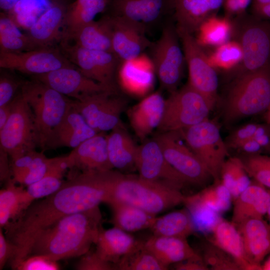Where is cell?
Masks as SVG:
<instances>
[{
  "instance_id": "1",
  "label": "cell",
  "mask_w": 270,
  "mask_h": 270,
  "mask_svg": "<svg viewBox=\"0 0 270 270\" xmlns=\"http://www.w3.org/2000/svg\"><path fill=\"white\" fill-rule=\"evenodd\" d=\"M117 171H84L74 174L52 194L32 202L4 228L5 236L16 247L10 262L16 270L28 256L32 244L43 230L62 218L106 203Z\"/></svg>"
},
{
  "instance_id": "2",
  "label": "cell",
  "mask_w": 270,
  "mask_h": 270,
  "mask_svg": "<svg viewBox=\"0 0 270 270\" xmlns=\"http://www.w3.org/2000/svg\"><path fill=\"white\" fill-rule=\"evenodd\" d=\"M102 220L98 206L62 218L38 234L28 257L42 255L58 262L82 256L96 244Z\"/></svg>"
},
{
  "instance_id": "3",
  "label": "cell",
  "mask_w": 270,
  "mask_h": 270,
  "mask_svg": "<svg viewBox=\"0 0 270 270\" xmlns=\"http://www.w3.org/2000/svg\"><path fill=\"white\" fill-rule=\"evenodd\" d=\"M270 104V66L229 81L222 99L226 125L265 112Z\"/></svg>"
},
{
  "instance_id": "4",
  "label": "cell",
  "mask_w": 270,
  "mask_h": 270,
  "mask_svg": "<svg viewBox=\"0 0 270 270\" xmlns=\"http://www.w3.org/2000/svg\"><path fill=\"white\" fill-rule=\"evenodd\" d=\"M186 196L172 186L118 172L110 200L124 202L156 215L184 203Z\"/></svg>"
},
{
  "instance_id": "5",
  "label": "cell",
  "mask_w": 270,
  "mask_h": 270,
  "mask_svg": "<svg viewBox=\"0 0 270 270\" xmlns=\"http://www.w3.org/2000/svg\"><path fill=\"white\" fill-rule=\"evenodd\" d=\"M232 22V40L240 44L243 56L236 67L224 73L228 82L270 66V21L245 12L236 16Z\"/></svg>"
},
{
  "instance_id": "6",
  "label": "cell",
  "mask_w": 270,
  "mask_h": 270,
  "mask_svg": "<svg viewBox=\"0 0 270 270\" xmlns=\"http://www.w3.org/2000/svg\"><path fill=\"white\" fill-rule=\"evenodd\" d=\"M20 88L34 115L38 147L44 150L51 133L72 108L73 100L35 78L24 82Z\"/></svg>"
},
{
  "instance_id": "7",
  "label": "cell",
  "mask_w": 270,
  "mask_h": 270,
  "mask_svg": "<svg viewBox=\"0 0 270 270\" xmlns=\"http://www.w3.org/2000/svg\"><path fill=\"white\" fill-rule=\"evenodd\" d=\"M214 106L188 83L165 100L160 132L180 130L208 118Z\"/></svg>"
},
{
  "instance_id": "8",
  "label": "cell",
  "mask_w": 270,
  "mask_h": 270,
  "mask_svg": "<svg viewBox=\"0 0 270 270\" xmlns=\"http://www.w3.org/2000/svg\"><path fill=\"white\" fill-rule=\"evenodd\" d=\"M38 142L32 110L20 92L14 98L10 115L0 129V148L12 161L36 150Z\"/></svg>"
},
{
  "instance_id": "9",
  "label": "cell",
  "mask_w": 270,
  "mask_h": 270,
  "mask_svg": "<svg viewBox=\"0 0 270 270\" xmlns=\"http://www.w3.org/2000/svg\"><path fill=\"white\" fill-rule=\"evenodd\" d=\"M180 131L188 146L210 172L214 182L220 181V170L229 153L218 124L208 118Z\"/></svg>"
},
{
  "instance_id": "10",
  "label": "cell",
  "mask_w": 270,
  "mask_h": 270,
  "mask_svg": "<svg viewBox=\"0 0 270 270\" xmlns=\"http://www.w3.org/2000/svg\"><path fill=\"white\" fill-rule=\"evenodd\" d=\"M154 138L168 162L188 184L204 186L213 180L207 168L188 146L180 130L160 132Z\"/></svg>"
},
{
  "instance_id": "11",
  "label": "cell",
  "mask_w": 270,
  "mask_h": 270,
  "mask_svg": "<svg viewBox=\"0 0 270 270\" xmlns=\"http://www.w3.org/2000/svg\"><path fill=\"white\" fill-rule=\"evenodd\" d=\"M179 40L176 26L170 22L164 27L159 39L152 46L155 72L162 87L170 93L177 90L186 62Z\"/></svg>"
},
{
  "instance_id": "12",
  "label": "cell",
  "mask_w": 270,
  "mask_h": 270,
  "mask_svg": "<svg viewBox=\"0 0 270 270\" xmlns=\"http://www.w3.org/2000/svg\"><path fill=\"white\" fill-rule=\"evenodd\" d=\"M176 30L188 66V84L214 106L218 100L216 70L210 64L208 56L193 34L177 27Z\"/></svg>"
},
{
  "instance_id": "13",
  "label": "cell",
  "mask_w": 270,
  "mask_h": 270,
  "mask_svg": "<svg viewBox=\"0 0 270 270\" xmlns=\"http://www.w3.org/2000/svg\"><path fill=\"white\" fill-rule=\"evenodd\" d=\"M126 104V100L118 93L104 92L87 96L79 100H73L72 106L99 133L123 126L120 116Z\"/></svg>"
},
{
  "instance_id": "14",
  "label": "cell",
  "mask_w": 270,
  "mask_h": 270,
  "mask_svg": "<svg viewBox=\"0 0 270 270\" xmlns=\"http://www.w3.org/2000/svg\"><path fill=\"white\" fill-rule=\"evenodd\" d=\"M67 58L88 78L118 92L116 74L121 62L112 52L90 50L74 44L64 45Z\"/></svg>"
},
{
  "instance_id": "15",
  "label": "cell",
  "mask_w": 270,
  "mask_h": 270,
  "mask_svg": "<svg viewBox=\"0 0 270 270\" xmlns=\"http://www.w3.org/2000/svg\"><path fill=\"white\" fill-rule=\"evenodd\" d=\"M136 169L142 178L182 190L188 184L184 179L170 165L154 138L138 146Z\"/></svg>"
},
{
  "instance_id": "16",
  "label": "cell",
  "mask_w": 270,
  "mask_h": 270,
  "mask_svg": "<svg viewBox=\"0 0 270 270\" xmlns=\"http://www.w3.org/2000/svg\"><path fill=\"white\" fill-rule=\"evenodd\" d=\"M72 66L58 50L48 48L22 52H0V67L34 76Z\"/></svg>"
},
{
  "instance_id": "17",
  "label": "cell",
  "mask_w": 270,
  "mask_h": 270,
  "mask_svg": "<svg viewBox=\"0 0 270 270\" xmlns=\"http://www.w3.org/2000/svg\"><path fill=\"white\" fill-rule=\"evenodd\" d=\"M34 78L61 94L79 100L85 96L98 92H112L104 85L84 76L72 66L62 67L50 72L34 76Z\"/></svg>"
},
{
  "instance_id": "18",
  "label": "cell",
  "mask_w": 270,
  "mask_h": 270,
  "mask_svg": "<svg viewBox=\"0 0 270 270\" xmlns=\"http://www.w3.org/2000/svg\"><path fill=\"white\" fill-rule=\"evenodd\" d=\"M111 30L113 52L121 62L136 58L142 55L154 43L146 37V30L125 19L107 14Z\"/></svg>"
},
{
  "instance_id": "19",
  "label": "cell",
  "mask_w": 270,
  "mask_h": 270,
  "mask_svg": "<svg viewBox=\"0 0 270 270\" xmlns=\"http://www.w3.org/2000/svg\"><path fill=\"white\" fill-rule=\"evenodd\" d=\"M107 10L109 15L130 21L147 30L168 12H174V0H108Z\"/></svg>"
},
{
  "instance_id": "20",
  "label": "cell",
  "mask_w": 270,
  "mask_h": 270,
  "mask_svg": "<svg viewBox=\"0 0 270 270\" xmlns=\"http://www.w3.org/2000/svg\"><path fill=\"white\" fill-rule=\"evenodd\" d=\"M70 169L84 171H106L113 168L108 156L106 135L96 134L74 148L68 155Z\"/></svg>"
},
{
  "instance_id": "21",
  "label": "cell",
  "mask_w": 270,
  "mask_h": 270,
  "mask_svg": "<svg viewBox=\"0 0 270 270\" xmlns=\"http://www.w3.org/2000/svg\"><path fill=\"white\" fill-rule=\"evenodd\" d=\"M96 134L81 114L72 106L51 133L44 150L61 147L74 148Z\"/></svg>"
},
{
  "instance_id": "22",
  "label": "cell",
  "mask_w": 270,
  "mask_h": 270,
  "mask_svg": "<svg viewBox=\"0 0 270 270\" xmlns=\"http://www.w3.org/2000/svg\"><path fill=\"white\" fill-rule=\"evenodd\" d=\"M250 261L262 270L261 262L270 253V225L263 218L246 220L236 226Z\"/></svg>"
},
{
  "instance_id": "23",
  "label": "cell",
  "mask_w": 270,
  "mask_h": 270,
  "mask_svg": "<svg viewBox=\"0 0 270 270\" xmlns=\"http://www.w3.org/2000/svg\"><path fill=\"white\" fill-rule=\"evenodd\" d=\"M224 0H174L176 27L190 34L196 32L208 18L216 16Z\"/></svg>"
},
{
  "instance_id": "24",
  "label": "cell",
  "mask_w": 270,
  "mask_h": 270,
  "mask_svg": "<svg viewBox=\"0 0 270 270\" xmlns=\"http://www.w3.org/2000/svg\"><path fill=\"white\" fill-rule=\"evenodd\" d=\"M165 100L160 92H156L128 110L130 125L140 139L145 138L159 126L163 116Z\"/></svg>"
},
{
  "instance_id": "25",
  "label": "cell",
  "mask_w": 270,
  "mask_h": 270,
  "mask_svg": "<svg viewBox=\"0 0 270 270\" xmlns=\"http://www.w3.org/2000/svg\"><path fill=\"white\" fill-rule=\"evenodd\" d=\"M120 83L127 92L137 96L148 92L152 88L155 72L152 61L146 56L121 62L118 68Z\"/></svg>"
},
{
  "instance_id": "26",
  "label": "cell",
  "mask_w": 270,
  "mask_h": 270,
  "mask_svg": "<svg viewBox=\"0 0 270 270\" xmlns=\"http://www.w3.org/2000/svg\"><path fill=\"white\" fill-rule=\"evenodd\" d=\"M270 204V190L252 181L234 201L232 222L236 226L248 218H262Z\"/></svg>"
},
{
  "instance_id": "27",
  "label": "cell",
  "mask_w": 270,
  "mask_h": 270,
  "mask_svg": "<svg viewBox=\"0 0 270 270\" xmlns=\"http://www.w3.org/2000/svg\"><path fill=\"white\" fill-rule=\"evenodd\" d=\"M68 169H70V165L68 156L50 158L48 170L45 176L24 189L21 200L22 211L34 200L57 191L62 186L64 182L62 177Z\"/></svg>"
},
{
  "instance_id": "28",
  "label": "cell",
  "mask_w": 270,
  "mask_h": 270,
  "mask_svg": "<svg viewBox=\"0 0 270 270\" xmlns=\"http://www.w3.org/2000/svg\"><path fill=\"white\" fill-rule=\"evenodd\" d=\"M28 28V36L38 48H48L58 37L66 10L60 1H54Z\"/></svg>"
},
{
  "instance_id": "29",
  "label": "cell",
  "mask_w": 270,
  "mask_h": 270,
  "mask_svg": "<svg viewBox=\"0 0 270 270\" xmlns=\"http://www.w3.org/2000/svg\"><path fill=\"white\" fill-rule=\"evenodd\" d=\"M144 244L160 262L168 266L188 260L202 258L184 238L153 235L144 241Z\"/></svg>"
},
{
  "instance_id": "30",
  "label": "cell",
  "mask_w": 270,
  "mask_h": 270,
  "mask_svg": "<svg viewBox=\"0 0 270 270\" xmlns=\"http://www.w3.org/2000/svg\"><path fill=\"white\" fill-rule=\"evenodd\" d=\"M140 242L128 232L116 227L108 230L102 228L95 244V252L102 260L116 264Z\"/></svg>"
},
{
  "instance_id": "31",
  "label": "cell",
  "mask_w": 270,
  "mask_h": 270,
  "mask_svg": "<svg viewBox=\"0 0 270 270\" xmlns=\"http://www.w3.org/2000/svg\"><path fill=\"white\" fill-rule=\"evenodd\" d=\"M212 230V237L208 240L229 254L240 270H260L250 261L241 236L236 226L232 222L220 220L214 226Z\"/></svg>"
},
{
  "instance_id": "32",
  "label": "cell",
  "mask_w": 270,
  "mask_h": 270,
  "mask_svg": "<svg viewBox=\"0 0 270 270\" xmlns=\"http://www.w3.org/2000/svg\"><path fill=\"white\" fill-rule=\"evenodd\" d=\"M80 47L94 50L112 52V30L108 15L98 21L92 20L66 34Z\"/></svg>"
},
{
  "instance_id": "33",
  "label": "cell",
  "mask_w": 270,
  "mask_h": 270,
  "mask_svg": "<svg viewBox=\"0 0 270 270\" xmlns=\"http://www.w3.org/2000/svg\"><path fill=\"white\" fill-rule=\"evenodd\" d=\"M110 162L113 168L121 171L136 169L138 146L124 126L116 128L106 135Z\"/></svg>"
},
{
  "instance_id": "34",
  "label": "cell",
  "mask_w": 270,
  "mask_h": 270,
  "mask_svg": "<svg viewBox=\"0 0 270 270\" xmlns=\"http://www.w3.org/2000/svg\"><path fill=\"white\" fill-rule=\"evenodd\" d=\"M106 204L112 210L111 222L114 226L126 232L150 228L156 217V215L124 202L110 200Z\"/></svg>"
},
{
  "instance_id": "35",
  "label": "cell",
  "mask_w": 270,
  "mask_h": 270,
  "mask_svg": "<svg viewBox=\"0 0 270 270\" xmlns=\"http://www.w3.org/2000/svg\"><path fill=\"white\" fill-rule=\"evenodd\" d=\"M150 229L154 236L187 238L196 226L188 210L182 209L156 216Z\"/></svg>"
},
{
  "instance_id": "36",
  "label": "cell",
  "mask_w": 270,
  "mask_h": 270,
  "mask_svg": "<svg viewBox=\"0 0 270 270\" xmlns=\"http://www.w3.org/2000/svg\"><path fill=\"white\" fill-rule=\"evenodd\" d=\"M232 18L213 16L204 21L196 32V40L202 47H218L232 40Z\"/></svg>"
},
{
  "instance_id": "37",
  "label": "cell",
  "mask_w": 270,
  "mask_h": 270,
  "mask_svg": "<svg viewBox=\"0 0 270 270\" xmlns=\"http://www.w3.org/2000/svg\"><path fill=\"white\" fill-rule=\"evenodd\" d=\"M0 52H22L37 49L28 36L23 34L10 16H0Z\"/></svg>"
},
{
  "instance_id": "38",
  "label": "cell",
  "mask_w": 270,
  "mask_h": 270,
  "mask_svg": "<svg viewBox=\"0 0 270 270\" xmlns=\"http://www.w3.org/2000/svg\"><path fill=\"white\" fill-rule=\"evenodd\" d=\"M108 0H76L66 10L67 33L94 20L96 16L106 10Z\"/></svg>"
},
{
  "instance_id": "39",
  "label": "cell",
  "mask_w": 270,
  "mask_h": 270,
  "mask_svg": "<svg viewBox=\"0 0 270 270\" xmlns=\"http://www.w3.org/2000/svg\"><path fill=\"white\" fill-rule=\"evenodd\" d=\"M250 178L238 156L226 158L222 166L220 180L230 192L233 202L251 184Z\"/></svg>"
},
{
  "instance_id": "40",
  "label": "cell",
  "mask_w": 270,
  "mask_h": 270,
  "mask_svg": "<svg viewBox=\"0 0 270 270\" xmlns=\"http://www.w3.org/2000/svg\"><path fill=\"white\" fill-rule=\"evenodd\" d=\"M185 200L198 204L216 212L228 210L232 201L230 192L220 180L198 193L186 196Z\"/></svg>"
},
{
  "instance_id": "41",
  "label": "cell",
  "mask_w": 270,
  "mask_h": 270,
  "mask_svg": "<svg viewBox=\"0 0 270 270\" xmlns=\"http://www.w3.org/2000/svg\"><path fill=\"white\" fill-rule=\"evenodd\" d=\"M120 270H166L168 266L160 262L144 246L141 241L138 246L120 258L116 264Z\"/></svg>"
},
{
  "instance_id": "42",
  "label": "cell",
  "mask_w": 270,
  "mask_h": 270,
  "mask_svg": "<svg viewBox=\"0 0 270 270\" xmlns=\"http://www.w3.org/2000/svg\"><path fill=\"white\" fill-rule=\"evenodd\" d=\"M12 179L0 191V226L2 229L22 212L21 200L24 189Z\"/></svg>"
},
{
  "instance_id": "43",
  "label": "cell",
  "mask_w": 270,
  "mask_h": 270,
  "mask_svg": "<svg viewBox=\"0 0 270 270\" xmlns=\"http://www.w3.org/2000/svg\"><path fill=\"white\" fill-rule=\"evenodd\" d=\"M208 56L210 64L216 70L228 72L236 67L243 56L240 44L231 40L216 47Z\"/></svg>"
},
{
  "instance_id": "44",
  "label": "cell",
  "mask_w": 270,
  "mask_h": 270,
  "mask_svg": "<svg viewBox=\"0 0 270 270\" xmlns=\"http://www.w3.org/2000/svg\"><path fill=\"white\" fill-rule=\"evenodd\" d=\"M238 157L250 177L270 190V156L260 154Z\"/></svg>"
},
{
  "instance_id": "45",
  "label": "cell",
  "mask_w": 270,
  "mask_h": 270,
  "mask_svg": "<svg viewBox=\"0 0 270 270\" xmlns=\"http://www.w3.org/2000/svg\"><path fill=\"white\" fill-rule=\"evenodd\" d=\"M206 264L214 270H240L234 260L221 248L208 240L201 256Z\"/></svg>"
},
{
  "instance_id": "46",
  "label": "cell",
  "mask_w": 270,
  "mask_h": 270,
  "mask_svg": "<svg viewBox=\"0 0 270 270\" xmlns=\"http://www.w3.org/2000/svg\"><path fill=\"white\" fill-rule=\"evenodd\" d=\"M50 160V158H48L43 152L36 151L28 172L22 184L28 186L42 178L48 170Z\"/></svg>"
},
{
  "instance_id": "47",
  "label": "cell",
  "mask_w": 270,
  "mask_h": 270,
  "mask_svg": "<svg viewBox=\"0 0 270 270\" xmlns=\"http://www.w3.org/2000/svg\"><path fill=\"white\" fill-rule=\"evenodd\" d=\"M78 270H117L116 264L106 261L100 258L95 251L89 250L82 256L76 264Z\"/></svg>"
},
{
  "instance_id": "48",
  "label": "cell",
  "mask_w": 270,
  "mask_h": 270,
  "mask_svg": "<svg viewBox=\"0 0 270 270\" xmlns=\"http://www.w3.org/2000/svg\"><path fill=\"white\" fill-rule=\"evenodd\" d=\"M258 125L256 123L247 124L231 132L225 142L228 148L236 150L242 143L254 138Z\"/></svg>"
},
{
  "instance_id": "49",
  "label": "cell",
  "mask_w": 270,
  "mask_h": 270,
  "mask_svg": "<svg viewBox=\"0 0 270 270\" xmlns=\"http://www.w3.org/2000/svg\"><path fill=\"white\" fill-rule=\"evenodd\" d=\"M60 268L57 262L42 255L28 256L18 266V270H56Z\"/></svg>"
},
{
  "instance_id": "50",
  "label": "cell",
  "mask_w": 270,
  "mask_h": 270,
  "mask_svg": "<svg viewBox=\"0 0 270 270\" xmlns=\"http://www.w3.org/2000/svg\"><path fill=\"white\" fill-rule=\"evenodd\" d=\"M36 150L12 160L11 164L12 180L15 182L22 184L34 157Z\"/></svg>"
},
{
  "instance_id": "51",
  "label": "cell",
  "mask_w": 270,
  "mask_h": 270,
  "mask_svg": "<svg viewBox=\"0 0 270 270\" xmlns=\"http://www.w3.org/2000/svg\"><path fill=\"white\" fill-rule=\"evenodd\" d=\"M24 82H20L8 76H1L0 78V106L10 102L19 86Z\"/></svg>"
},
{
  "instance_id": "52",
  "label": "cell",
  "mask_w": 270,
  "mask_h": 270,
  "mask_svg": "<svg viewBox=\"0 0 270 270\" xmlns=\"http://www.w3.org/2000/svg\"><path fill=\"white\" fill-rule=\"evenodd\" d=\"M16 252V247L4 235L0 228V270L3 269L8 262H10Z\"/></svg>"
},
{
  "instance_id": "53",
  "label": "cell",
  "mask_w": 270,
  "mask_h": 270,
  "mask_svg": "<svg viewBox=\"0 0 270 270\" xmlns=\"http://www.w3.org/2000/svg\"><path fill=\"white\" fill-rule=\"evenodd\" d=\"M254 138L264 149L265 153L270 154V126L258 124Z\"/></svg>"
},
{
  "instance_id": "54",
  "label": "cell",
  "mask_w": 270,
  "mask_h": 270,
  "mask_svg": "<svg viewBox=\"0 0 270 270\" xmlns=\"http://www.w3.org/2000/svg\"><path fill=\"white\" fill-rule=\"evenodd\" d=\"M236 150L242 156H252L265 153L262 148L254 138L242 143Z\"/></svg>"
},
{
  "instance_id": "55",
  "label": "cell",
  "mask_w": 270,
  "mask_h": 270,
  "mask_svg": "<svg viewBox=\"0 0 270 270\" xmlns=\"http://www.w3.org/2000/svg\"><path fill=\"white\" fill-rule=\"evenodd\" d=\"M174 268L177 270H209L204 260H188L176 263Z\"/></svg>"
},
{
  "instance_id": "56",
  "label": "cell",
  "mask_w": 270,
  "mask_h": 270,
  "mask_svg": "<svg viewBox=\"0 0 270 270\" xmlns=\"http://www.w3.org/2000/svg\"><path fill=\"white\" fill-rule=\"evenodd\" d=\"M8 154L2 148H0V180H10V176H12L11 166L9 164Z\"/></svg>"
},
{
  "instance_id": "57",
  "label": "cell",
  "mask_w": 270,
  "mask_h": 270,
  "mask_svg": "<svg viewBox=\"0 0 270 270\" xmlns=\"http://www.w3.org/2000/svg\"><path fill=\"white\" fill-rule=\"evenodd\" d=\"M252 14L260 19L270 21V2L252 7Z\"/></svg>"
},
{
  "instance_id": "58",
  "label": "cell",
  "mask_w": 270,
  "mask_h": 270,
  "mask_svg": "<svg viewBox=\"0 0 270 270\" xmlns=\"http://www.w3.org/2000/svg\"><path fill=\"white\" fill-rule=\"evenodd\" d=\"M14 105V99L9 103L0 106V129L6 122L12 112Z\"/></svg>"
},
{
  "instance_id": "59",
  "label": "cell",
  "mask_w": 270,
  "mask_h": 270,
  "mask_svg": "<svg viewBox=\"0 0 270 270\" xmlns=\"http://www.w3.org/2000/svg\"><path fill=\"white\" fill-rule=\"evenodd\" d=\"M19 0H0L1 8L10 10Z\"/></svg>"
},
{
  "instance_id": "60",
  "label": "cell",
  "mask_w": 270,
  "mask_h": 270,
  "mask_svg": "<svg viewBox=\"0 0 270 270\" xmlns=\"http://www.w3.org/2000/svg\"><path fill=\"white\" fill-rule=\"evenodd\" d=\"M264 117L266 123L270 126V104L265 111Z\"/></svg>"
},
{
  "instance_id": "61",
  "label": "cell",
  "mask_w": 270,
  "mask_h": 270,
  "mask_svg": "<svg viewBox=\"0 0 270 270\" xmlns=\"http://www.w3.org/2000/svg\"><path fill=\"white\" fill-rule=\"evenodd\" d=\"M262 266V270H270V257Z\"/></svg>"
},
{
  "instance_id": "62",
  "label": "cell",
  "mask_w": 270,
  "mask_h": 270,
  "mask_svg": "<svg viewBox=\"0 0 270 270\" xmlns=\"http://www.w3.org/2000/svg\"><path fill=\"white\" fill-rule=\"evenodd\" d=\"M266 214H268V220H269V224L270 225V204L269 207L268 208Z\"/></svg>"
},
{
  "instance_id": "63",
  "label": "cell",
  "mask_w": 270,
  "mask_h": 270,
  "mask_svg": "<svg viewBox=\"0 0 270 270\" xmlns=\"http://www.w3.org/2000/svg\"><path fill=\"white\" fill-rule=\"evenodd\" d=\"M56 0V1H60V0Z\"/></svg>"
}]
</instances>
